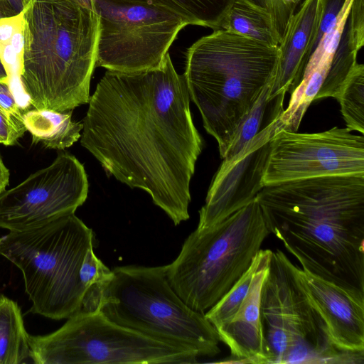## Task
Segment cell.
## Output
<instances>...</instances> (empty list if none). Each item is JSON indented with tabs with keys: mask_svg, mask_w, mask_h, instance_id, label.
Wrapping results in <instances>:
<instances>
[{
	"mask_svg": "<svg viewBox=\"0 0 364 364\" xmlns=\"http://www.w3.org/2000/svg\"><path fill=\"white\" fill-rule=\"evenodd\" d=\"M0 111L6 115V114L4 113V112L3 111V109L1 108V107H0ZM6 117H7V116H6ZM7 118H8V117H7ZM8 119H9V118H8Z\"/></svg>",
	"mask_w": 364,
	"mask_h": 364,
	"instance_id": "obj_34",
	"label": "cell"
},
{
	"mask_svg": "<svg viewBox=\"0 0 364 364\" xmlns=\"http://www.w3.org/2000/svg\"><path fill=\"white\" fill-rule=\"evenodd\" d=\"M277 121L246 141L231 156L223 159L209 187L205 205L199 211L197 232L219 223L255 198L264 187L270 141Z\"/></svg>",
	"mask_w": 364,
	"mask_h": 364,
	"instance_id": "obj_14",
	"label": "cell"
},
{
	"mask_svg": "<svg viewBox=\"0 0 364 364\" xmlns=\"http://www.w3.org/2000/svg\"><path fill=\"white\" fill-rule=\"evenodd\" d=\"M9 171L6 167L0 154V193L5 190L9 183Z\"/></svg>",
	"mask_w": 364,
	"mask_h": 364,
	"instance_id": "obj_31",
	"label": "cell"
},
{
	"mask_svg": "<svg viewBox=\"0 0 364 364\" xmlns=\"http://www.w3.org/2000/svg\"><path fill=\"white\" fill-rule=\"evenodd\" d=\"M5 15L4 14L1 7H0V18H5Z\"/></svg>",
	"mask_w": 364,
	"mask_h": 364,
	"instance_id": "obj_33",
	"label": "cell"
},
{
	"mask_svg": "<svg viewBox=\"0 0 364 364\" xmlns=\"http://www.w3.org/2000/svg\"><path fill=\"white\" fill-rule=\"evenodd\" d=\"M264 7L271 14L279 35L282 36L288 20L303 0H250Z\"/></svg>",
	"mask_w": 364,
	"mask_h": 364,
	"instance_id": "obj_25",
	"label": "cell"
},
{
	"mask_svg": "<svg viewBox=\"0 0 364 364\" xmlns=\"http://www.w3.org/2000/svg\"><path fill=\"white\" fill-rule=\"evenodd\" d=\"M0 244H1V238H0Z\"/></svg>",
	"mask_w": 364,
	"mask_h": 364,
	"instance_id": "obj_36",
	"label": "cell"
},
{
	"mask_svg": "<svg viewBox=\"0 0 364 364\" xmlns=\"http://www.w3.org/2000/svg\"><path fill=\"white\" fill-rule=\"evenodd\" d=\"M29 346L36 364H181L200 357L192 349L118 325L99 310L80 311L51 333L29 336Z\"/></svg>",
	"mask_w": 364,
	"mask_h": 364,
	"instance_id": "obj_8",
	"label": "cell"
},
{
	"mask_svg": "<svg viewBox=\"0 0 364 364\" xmlns=\"http://www.w3.org/2000/svg\"><path fill=\"white\" fill-rule=\"evenodd\" d=\"M98 19L95 66L138 72L159 66L187 20L134 0H93Z\"/></svg>",
	"mask_w": 364,
	"mask_h": 364,
	"instance_id": "obj_10",
	"label": "cell"
},
{
	"mask_svg": "<svg viewBox=\"0 0 364 364\" xmlns=\"http://www.w3.org/2000/svg\"><path fill=\"white\" fill-rule=\"evenodd\" d=\"M0 144H1V139H0Z\"/></svg>",
	"mask_w": 364,
	"mask_h": 364,
	"instance_id": "obj_35",
	"label": "cell"
},
{
	"mask_svg": "<svg viewBox=\"0 0 364 364\" xmlns=\"http://www.w3.org/2000/svg\"><path fill=\"white\" fill-rule=\"evenodd\" d=\"M291 279L318 317L329 343L363 361L364 291L294 264L283 253Z\"/></svg>",
	"mask_w": 364,
	"mask_h": 364,
	"instance_id": "obj_13",
	"label": "cell"
},
{
	"mask_svg": "<svg viewBox=\"0 0 364 364\" xmlns=\"http://www.w3.org/2000/svg\"><path fill=\"white\" fill-rule=\"evenodd\" d=\"M88 103L81 145L107 173L146 191L176 225L188 220L190 183L203 144L185 76L169 54L151 69L107 70Z\"/></svg>",
	"mask_w": 364,
	"mask_h": 364,
	"instance_id": "obj_1",
	"label": "cell"
},
{
	"mask_svg": "<svg viewBox=\"0 0 364 364\" xmlns=\"http://www.w3.org/2000/svg\"><path fill=\"white\" fill-rule=\"evenodd\" d=\"M283 252H273L261 291L268 363H359L328 342L314 311L290 278Z\"/></svg>",
	"mask_w": 364,
	"mask_h": 364,
	"instance_id": "obj_9",
	"label": "cell"
},
{
	"mask_svg": "<svg viewBox=\"0 0 364 364\" xmlns=\"http://www.w3.org/2000/svg\"><path fill=\"white\" fill-rule=\"evenodd\" d=\"M93 239L75 213L1 238L0 255L21 270L33 314L60 320L80 311V271Z\"/></svg>",
	"mask_w": 364,
	"mask_h": 364,
	"instance_id": "obj_5",
	"label": "cell"
},
{
	"mask_svg": "<svg viewBox=\"0 0 364 364\" xmlns=\"http://www.w3.org/2000/svg\"><path fill=\"white\" fill-rule=\"evenodd\" d=\"M22 118L33 143H41L48 149L63 150L81 136L83 124L72 120V111L34 109L23 112Z\"/></svg>",
	"mask_w": 364,
	"mask_h": 364,
	"instance_id": "obj_17",
	"label": "cell"
},
{
	"mask_svg": "<svg viewBox=\"0 0 364 364\" xmlns=\"http://www.w3.org/2000/svg\"><path fill=\"white\" fill-rule=\"evenodd\" d=\"M113 276L112 270L105 266L90 248L84 259L80 271V278L85 288L80 311H97L105 287Z\"/></svg>",
	"mask_w": 364,
	"mask_h": 364,
	"instance_id": "obj_22",
	"label": "cell"
},
{
	"mask_svg": "<svg viewBox=\"0 0 364 364\" xmlns=\"http://www.w3.org/2000/svg\"><path fill=\"white\" fill-rule=\"evenodd\" d=\"M23 14L20 78L30 105L65 112L88 103L98 33L93 0H31Z\"/></svg>",
	"mask_w": 364,
	"mask_h": 364,
	"instance_id": "obj_3",
	"label": "cell"
},
{
	"mask_svg": "<svg viewBox=\"0 0 364 364\" xmlns=\"http://www.w3.org/2000/svg\"><path fill=\"white\" fill-rule=\"evenodd\" d=\"M322 13V0H303L288 20L278 46V68L269 97L291 94L301 82L315 50Z\"/></svg>",
	"mask_w": 364,
	"mask_h": 364,
	"instance_id": "obj_16",
	"label": "cell"
},
{
	"mask_svg": "<svg viewBox=\"0 0 364 364\" xmlns=\"http://www.w3.org/2000/svg\"><path fill=\"white\" fill-rule=\"evenodd\" d=\"M22 135L7 118L0 111V139L1 144L6 146H11L16 144Z\"/></svg>",
	"mask_w": 364,
	"mask_h": 364,
	"instance_id": "obj_29",
	"label": "cell"
},
{
	"mask_svg": "<svg viewBox=\"0 0 364 364\" xmlns=\"http://www.w3.org/2000/svg\"><path fill=\"white\" fill-rule=\"evenodd\" d=\"M346 128L364 134V65L358 63L353 68L336 98Z\"/></svg>",
	"mask_w": 364,
	"mask_h": 364,
	"instance_id": "obj_21",
	"label": "cell"
},
{
	"mask_svg": "<svg viewBox=\"0 0 364 364\" xmlns=\"http://www.w3.org/2000/svg\"><path fill=\"white\" fill-rule=\"evenodd\" d=\"M112 272L98 309L109 320L148 337L192 349L200 357H213L220 352L215 327L173 290L166 265L122 266Z\"/></svg>",
	"mask_w": 364,
	"mask_h": 364,
	"instance_id": "obj_7",
	"label": "cell"
},
{
	"mask_svg": "<svg viewBox=\"0 0 364 364\" xmlns=\"http://www.w3.org/2000/svg\"><path fill=\"white\" fill-rule=\"evenodd\" d=\"M8 80L7 74L0 58V80Z\"/></svg>",
	"mask_w": 364,
	"mask_h": 364,
	"instance_id": "obj_32",
	"label": "cell"
},
{
	"mask_svg": "<svg viewBox=\"0 0 364 364\" xmlns=\"http://www.w3.org/2000/svg\"><path fill=\"white\" fill-rule=\"evenodd\" d=\"M220 29L237 33L271 46H278L282 38L270 13L250 0H235Z\"/></svg>",
	"mask_w": 364,
	"mask_h": 364,
	"instance_id": "obj_18",
	"label": "cell"
},
{
	"mask_svg": "<svg viewBox=\"0 0 364 364\" xmlns=\"http://www.w3.org/2000/svg\"><path fill=\"white\" fill-rule=\"evenodd\" d=\"M335 127L318 133L281 130L270 141L264 186L337 175H364V136Z\"/></svg>",
	"mask_w": 364,
	"mask_h": 364,
	"instance_id": "obj_11",
	"label": "cell"
},
{
	"mask_svg": "<svg viewBox=\"0 0 364 364\" xmlns=\"http://www.w3.org/2000/svg\"><path fill=\"white\" fill-rule=\"evenodd\" d=\"M256 199L269 232L303 268L364 291V175L267 185Z\"/></svg>",
	"mask_w": 364,
	"mask_h": 364,
	"instance_id": "obj_2",
	"label": "cell"
},
{
	"mask_svg": "<svg viewBox=\"0 0 364 364\" xmlns=\"http://www.w3.org/2000/svg\"><path fill=\"white\" fill-rule=\"evenodd\" d=\"M29 336L18 304L0 294V364L28 363Z\"/></svg>",
	"mask_w": 364,
	"mask_h": 364,
	"instance_id": "obj_19",
	"label": "cell"
},
{
	"mask_svg": "<svg viewBox=\"0 0 364 364\" xmlns=\"http://www.w3.org/2000/svg\"><path fill=\"white\" fill-rule=\"evenodd\" d=\"M358 53L348 41L343 29L330 68L314 100L328 97H337L345 80L357 63Z\"/></svg>",
	"mask_w": 364,
	"mask_h": 364,
	"instance_id": "obj_23",
	"label": "cell"
},
{
	"mask_svg": "<svg viewBox=\"0 0 364 364\" xmlns=\"http://www.w3.org/2000/svg\"><path fill=\"white\" fill-rule=\"evenodd\" d=\"M88 188L83 165L73 155L61 153L50 166L0 193V228L26 230L75 213L87 199Z\"/></svg>",
	"mask_w": 364,
	"mask_h": 364,
	"instance_id": "obj_12",
	"label": "cell"
},
{
	"mask_svg": "<svg viewBox=\"0 0 364 364\" xmlns=\"http://www.w3.org/2000/svg\"><path fill=\"white\" fill-rule=\"evenodd\" d=\"M165 7L191 25L220 29L235 0H134Z\"/></svg>",
	"mask_w": 364,
	"mask_h": 364,
	"instance_id": "obj_20",
	"label": "cell"
},
{
	"mask_svg": "<svg viewBox=\"0 0 364 364\" xmlns=\"http://www.w3.org/2000/svg\"><path fill=\"white\" fill-rule=\"evenodd\" d=\"M278 46L218 29L187 51L183 74L190 99L223 159L238 127L277 72Z\"/></svg>",
	"mask_w": 364,
	"mask_h": 364,
	"instance_id": "obj_4",
	"label": "cell"
},
{
	"mask_svg": "<svg viewBox=\"0 0 364 364\" xmlns=\"http://www.w3.org/2000/svg\"><path fill=\"white\" fill-rule=\"evenodd\" d=\"M345 28L348 41L356 51L364 44V0H353Z\"/></svg>",
	"mask_w": 364,
	"mask_h": 364,
	"instance_id": "obj_26",
	"label": "cell"
},
{
	"mask_svg": "<svg viewBox=\"0 0 364 364\" xmlns=\"http://www.w3.org/2000/svg\"><path fill=\"white\" fill-rule=\"evenodd\" d=\"M31 0H0V7L6 17L21 14Z\"/></svg>",
	"mask_w": 364,
	"mask_h": 364,
	"instance_id": "obj_30",
	"label": "cell"
},
{
	"mask_svg": "<svg viewBox=\"0 0 364 364\" xmlns=\"http://www.w3.org/2000/svg\"><path fill=\"white\" fill-rule=\"evenodd\" d=\"M273 252L259 250V262L248 291L232 317L216 329L230 350V363H268L261 319V291ZM227 362V363H228Z\"/></svg>",
	"mask_w": 364,
	"mask_h": 364,
	"instance_id": "obj_15",
	"label": "cell"
},
{
	"mask_svg": "<svg viewBox=\"0 0 364 364\" xmlns=\"http://www.w3.org/2000/svg\"><path fill=\"white\" fill-rule=\"evenodd\" d=\"M269 234L255 197L210 228L191 232L166 265L168 280L186 304L205 314L249 268Z\"/></svg>",
	"mask_w": 364,
	"mask_h": 364,
	"instance_id": "obj_6",
	"label": "cell"
},
{
	"mask_svg": "<svg viewBox=\"0 0 364 364\" xmlns=\"http://www.w3.org/2000/svg\"><path fill=\"white\" fill-rule=\"evenodd\" d=\"M23 14L0 18V47L11 42L14 33L23 29Z\"/></svg>",
	"mask_w": 364,
	"mask_h": 364,
	"instance_id": "obj_28",
	"label": "cell"
},
{
	"mask_svg": "<svg viewBox=\"0 0 364 364\" xmlns=\"http://www.w3.org/2000/svg\"><path fill=\"white\" fill-rule=\"evenodd\" d=\"M259 251L249 268L229 291L204 314L215 330L226 323L234 315L250 287L252 276L259 262Z\"/></svg>",
	"mask_w": 364,
	"mask_h": 364,
	"instance_id": "obj_24",
	"label": "cell"
},
{
	"mask_svg": "<svg viewBox=\"0 0 364 364\" xmlns=\"http://www.w3.org/2000/svg\"><path fill=\"white\" fill-rule=\"evenodd\" d=\"M0 107L23 136L26 131L23 122V113L9 87L8 80H0Z\"/></svg>",
	"mask_w": 364,
	"mask_h": 364,
	"instance_id": "obj_27",
	"label": "cell"
}]
</instances>
